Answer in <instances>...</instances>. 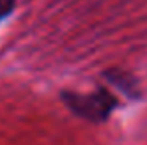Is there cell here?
<instances>
[{
  "instance_id": "obj_1",
  "label": "cell",
  "mask_w": 147,
  "mask_h": 145,
  "mask_svg": "<svg viewBox=\"0 0 147 145\" xmlns=\"http://www.w3.org/2000/svg\"><path fill=\"white\" fill-rule=\"evenodd\" d=\"M62 99L78 117H84V119L94 121V123L105 121L111 115V111L117 107V99L103 88H99L92 94L64 92Z\"/></svg>"
},
{
  "instance_id": "obj_2",
  "label": "cell",
  "mask_w": 147,
  "mask_h": 145,
  "mask_svg": "<svg viewBox=\"0 0 147 145\" xmlns=\"http://www.w3.org/2000/svg\"><path fill=\"white\" fill-rule=\"evenodd\" d=\"M14 6H16V0H0V22L14 10Z\"/></svg>"
}]
</instances>
